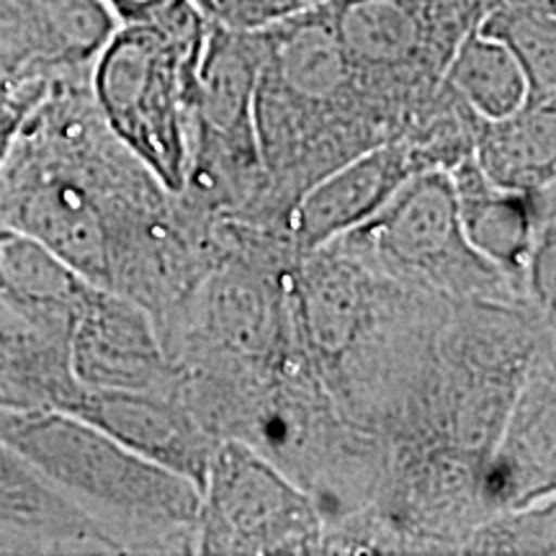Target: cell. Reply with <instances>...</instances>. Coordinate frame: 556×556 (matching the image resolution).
<instances>
[{"mask_svg": "<svg viewBox=\"0 0 556 556\" xmlns=\"http://www.w3.org/2000/svg\"><path fill=\"white\" fill-rule=\"evenodd\" d=\"M168 197L111 135L88 78H60L26 114L0 170V225L157 319L199 281Z\"/></svg>", "mask_w": 556, "mask_h": 556, "instance_id": "6da1fadb", "label": "cell"}, {"mask_svg": "<svg viewBox=\"0 0 556 556\" xmlns=\"http://www.w3.org/2000/svg\"><path fill=\"white\" fill-rule=\"evenodd\" d=\"M0 438L116 552H197L201 490L189 477L62 409L0 407Z\"/></svg>", "mask_w": 556, "mask_h": 556, "instance_id": "7a4b0ae2", "label": "cell"}, {"mask_svg": "<svg viewBox=\"0 0 556 556\" xmlns=\"http://www.w3.org/2000/svg\"><path fill=\"white\" fill-rule=\"evenodd\" d=\"M208 31L193 0H160L124 21L88 75L96 109L131 157L170 197L191 170V86Z\"/></svg>", "mask_w": 556, "mask_h": 556, "instance_id": "3957f363", "label": "cell"}, {"mask_svg": "<svg viewBox=\"0 0 556 556\" xmlns=\"http://www.w3.org/2000/svg\"><path fill=\"white\" fill-rule=\"evenodd\" d=\"M389 276L438 296L510 302V278L477 255L458 222L451 170H415L371 219L343 235Z\"/></svg>", "mask_w": 556, "mask_h": 556, "instance_id": "277c9868", "label": "cell"}, {"mask_svg": "<svg viewBox=\"0 0 556 556\" xmlns=\"http://www.w3.org/2000/svg\"><path fill=\"white\" fill-rule=\"evenodd\" d=\"M184 302V319L160 330V338L178 330V351L206 361L208 374L270 377L307 364L291 317L289 274L225 258L199 278Z\"/></svg>", "mask_w": 556, "mask_h": 556, "instance_id": "5b68a950", "label": "cell"}, {"mask_svg": "<svg viewBox=\"0 0 556 556\" xmlns=\"http://www.w3.org/2000/svg\"><path fill=\"white\" fill-rule=\"evenodd\" d=\"M317 500L238 438H217L201 484L199 554L325 552Z\"/></svg>", "mask_w": 556, "mask_h": 556, "instance_id": "8992f818", "label": "cell"}, {"mask_svg": "<svg viewBox=\"0 0 556 556\" xmlns=\"http://www.w3.org/2000/svg\"><path fill=\"white\" fill-rule=\"evenodd\" d=\"M261 41L255 29H232L208 18V31L191 86L189 186L242 191L266 178L255 135V88Z\"/></svg>", "mask_w": 556, "mask_h": 556, "instance_id": "52a82bcc", "label": "cell"}, {"mask_svg": "<svg viewBox=\"0 0 556 556\" xmlns=\"http://www.w3.org/2000/svg\"><path fill=\"white\" fill-rule=\"evenodd\" d=\"M70 368L83 389L96 392H180L184 384L152 312L99 287L75 307Z\"/></svg>", "mask_w": 556, "mask_h": 556, "instance_id": "ba28073f", "label": "cell"}, {"mask_svg": "<svg viewBox=\"0 0 556 556\" xmlns=\"http://www.w3.org/2000/svg\"><path fill=\"white\" fill-rule=\"evenodd\" d=\"M415 170L417 155L402 139L379 142L319 176L289 206L296 255L309 253L364 225Z\"/></svg>", "mask_w": 556, "mask_h": 556, "instance_id": "9c48e42d", "label": "cell"}, {"mask_svg": "<svg viewBox=\"0 0 556 556\" xmlns=\"http://www.w3.org/2000/svg\"><path fill=\"white\" fill-rule=\"evenodd\" d=\"M142 454L193 484H204L214 438L180 392H96L78 389L62 409Z\"/></svg>", "mask_w": 556, "mask_h": 556, "instance_id": "30bf717a", "label": "cell"}, {"mask_svg": "<svg viewBox=\"0 0 556 556\" xmlns=\"http://www.w3.org/2000/svg\"><path fill=\"white\" fill-rule=\"evenodd\" d=\"M73 315L0 291V407L65 409L75 400Z\"/></svg>", "mask_w": 556, "mask_h": 556, "instance_id": "8fae6325", "label": "cell"}, {"mask_svg": "<svg viewBox=\"0 0 556 556\" xmlns=\"http://www.w3.org/2000/svg\"><path fill=\"white\" fill-rule=\"evenodd\" d=\"M451 178L458 222L471 250L503 270L510 281L523 278L539 232L554 219V208L546 214V191L503 189L479 170L475 157H464L451 170Z\"/></svg>", "mask_w": 556, "mask_h": 556, "instance_id": "7c38bea8", "label": "cell"}, {"mask_svg": "<svg viewBox=\"0 0 556 556\" xmlns=\"http://www.w3.org/2000/svg\"><path fill=\"white\" fill-rule=\"evenodd\" d=\"M0 533L24 541L31 554H111L103 536L73 503L47 484L0 438Z\"/></svg>", "mask_w": 556, "mask_h": 556, "instance_id": "4fadbf2b", "label": "cell"}, {"mask_svg": "<svg viewBox=\"0 0 556 556\" xmlns=\"http://www.w3.org/2000/svg\"><path fill=\"white\" fill-rule=\"evenodd\" d=\"M554 101H528L505 119H479L475 163L503 189L548 191L554 189Z\"/></svg>", "mask_w": 556, "mask_h": 556, "instance_id": "5bb4252c", "label": "cell"}, {"mask_svg": "<svg viewBox=\"0 0 556 556\" xmlns=\"http://www.w3.org/2000/svg\"><path fill=\"white\" fill-rule=\"evenodd\" d=\"M443 88L482 122L505 119L531 101L518 54L495 34L484 31L479 21L458 39L443 73Z\"/></svg>", "mask_w": 556, "mask_h": 556, "instance_id": "9a60e30c", "label": "cell"}, {"mask_svg": "<svg viewBox=\"0 0 556 556\" xmlns=\"http://www.w3.org/2000/svg\"><path fill=\"white\" fill-rule=\"evenodd\" d=\"M41 70L50 80L88 78L119 16L109 0H31Z\"/></svg>", "mask_w": 556, "mask_h": 556, "instance_id": "2e32d148", "label": "cell"}, {"mask_svg": "<svg viewBox=\"0 0 556 556\" xmlns=\"http://www.w3.org/2000/svg\"><path fill=\"white\" fill-rule=\"evenodd\" d=\"M90 287L93 283L80 278L39 240L0 225V291L41 307L75 312Z\"/></svg>", "mask_w": 556, "mask_h": 556, "instance_id": "e0dca14e", "label": "cell"}, {"mask_svg": "<svg viewBox=\"0 0 556 556\" xmlns=\"http://www.w3.org/2000/svg\"><path fill=\"white\" fill-rule=\"evenodd\" d=\"M469 554H544L554 552V497L497 513L482 520L462 541Z\"/></svg>", "mask_w": 556, "mask_h": 556, "instance_id": "ac0fdd59", "label": "cell"}, {"mask_svg": "<svg viewBox=\"0 0 556 556\" xmlns=\"http://www.w3.org/2000/svg\"><path fill=\"white\" fill-rule=\"evenodd\" d=\"M208 18L232 29H261L291 13L328 3V0H193Z\"/></svg>", "mask_w": 556, "mask_h": 556, "instance_id": "d6986e66", "label": "cell"}, {"mask_svg": "<svg viewBox=\"0 0 556 556\" xmlns=\"http://www.w3.org/2000/svg\"><path fill=\"white\" fill-rule=\"evenodd\" d=\"M52 80H29V83H5L0 80V170H3L5 157L13 148L21 124L26 114L34 109Z\"/></svg>", "mask_w": 556, "mask_h": 556, "instance_id": "ffe728a7", "label": "cell"}, {"mask_svg": "<svg viewBox=\"0 0 556 556\" xmlns=\"http://www.w3.org/2000/svg\"><path fill=\"white\" fill-rule=\"evenodd\" d=\"M160 0H109L111 9L116 11V16L124 24V21H135V18H142L144 13H148L152 5H157Z\"/></svg>", "mask_w": 556, "mask_h": 556, "instance_id": "44dd1931", "label": "cell"}, {"mask_svg": "<svg viewBox=\"0 0 556 556\" xmlns=\"http://www.w3.org/2000/svg\"><path fill=\"white\" fill-rule=\"evenodd\" d=\"M0 554H31V548L9 533H0Z\"/></svg>", "mask_w": 556, "mask_h": 556, "instance_id": "7402d4cb", "label": "cell"}]
</instances>
